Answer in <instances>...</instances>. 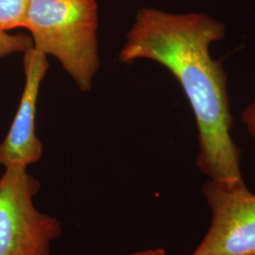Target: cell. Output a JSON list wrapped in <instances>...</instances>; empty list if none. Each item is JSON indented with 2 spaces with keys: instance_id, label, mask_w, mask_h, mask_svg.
<instances>
[{
  "instance_id": "obj_1",
  "label": "cell",
  "mask_w": 255,
  "mask_h": 255,
  "mask_svg": "<svg viewBox=\"0 0 255 255\" xmlns=\"http://www.w3.org/2000/svg\"><path fill=\"white\" fill-rule=\"evenodd\" d=\"M225 26L204 13L175 14L140 9L119 52V60L162 64L182 86L199 130L197 164L211 181L243 182L241 152L231 136L227 74L210 54Z\"/></svg>"
},
{
  "instance_id": "obj_2",
  "label": "cell",
  "mask_w": 255,
  "mask_h": 255,
  "mask_svg": "<svg viewBox=\"0 0 255 255\" xmlns=\"http://www.w3.org/2000/svg\"><path fill=\"white\" fill-rule=\"evenodd\" d=\"M96 0H29L23 27L33 47L57 59L80 90L89 91L100 67Z\"/></svg>"
},
{
  "instance_id": "obj_3",
  "label": "cell",
  "mask_w": 255,
  "mask_h": 255,
  "mask_svg": "<svg viewBox=\"0 0 255 255\" xmlns=\"http://www.w3.org/2000/svg\"><path fill=\"white\" fill-rule=\"evenodd\" d=\"M27 168L10 166L0 178V255H50L62 235L60 220L35 207L41 183Z\"/></svg>"
},
{
  "instance_id": "obj_4",
  "label": "cell",
  "mask_w": 255,
  "mask_h": 255,
  "mask_svg": "<svg viewBox=\"0 0 255 255\" xmlns=\"http://www.w3.org/2000/svg\"><path fill=\"white\" fill-rule=\"evenodd\" d=\"M209 229L191 255H255V194L243 182H206Z\"/></svg>"
},
{
  "instance_id": "obj_5",
  "label": "cell",
  "mask_w": 255,
  "mask_h": 255,
  "mask_svg": "<svg viewBox=\"0 0 255 255\" xmlns=\"http://www.w3.org/2000/svg\"><path fill=\"white\" fill-rule=\"evenodd\" d=\"M24 54V90L8 134L0 143V164L5 168L15 165L27 167L37 163L43 155L35 120L40 86L48 69L47 56L33 46Z\"/></svg>"
},
{
  "instance_id": "obj_6",
  "label": "cell",
  "mask_w": 255,
  "mask_h": 255,
  "mask_svg": "<svg viewBox=\"0 0 255 255\" xmlns=\"http://www.w3.org/2000/svg\"><path fill=\"white\" fill-rule=\"evenodd\" d=\"M29 0H0V27L11 30L23 27Z\"/></svg>"
},
{
  "instance_id": "obj_7",
  "label": "cell",
  "mask_w": 255,
  "mask_h": 255,
  "mask_svg": "<svg viewBox=\"0 0 255 255\" xmlns=\"http://www.w3.org/2000/svg\"><path fill=\"white\" fill-rule=\"evenodd\" d=\"M32 46L31 37L26 34H9L0 27V58L18 52L25 53Z\"/></svg>"
},
{
  "instance_id": "obj_8",
  "label": "cell",
  "mask_w": 255,
  "mask_h": 255,
  "mask_svg": "<svg viewBox=\"0 0 255 255\" xmlns=\"http://www.w3.org/2000/svg\"><path fill=\"white\" fill-rule=\"evenodd\" d=\"M242 121L250 133L255 138V100L244 111L242 115Z\"/></svg>"
},
{
  "instance_id": "obj_9",
  "label": "cell",
  "mask_w": 255,
  "mask_h": 255,
  "mask_svg": "<svg viewBox=\"0 0 255 255\" xmlns=\"http://www.w3.org/2000/svg\"><path fill=\"white\" fill-rule=\"evenodd\" d=\"M130 255H165V252L163 249H150Z\"/></svg>"
}]
</instances>
